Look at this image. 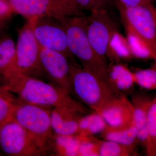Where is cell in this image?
Returning <instances> with one entry per match:
<instances>
[{
    "mask_svg": "<svg viewBox=\"0 0 156 156\" xmlns=\"http://www.w3.org/2000/svg\"><path fill=\"white\" fill-rule=\"evenodd\" d=\"M108 71L110 81L118 92L126 96L134 92L133 72L126 65L122 62H112L108 64Z\"/></svg>",
    "mask_w": 156,
    "mask_h": 156,
    "instance_id": "15",
    "label": "cell"
},
{
    "mask_svg": "<svg viewBox=\"0 0 156 156\" xmlns=\"http://www.w3.org/2000/svg\"><path fill=\"white\" fill-rule=\"evenodd\" d=\"M135 84L147 90H156V63L147 69L136 68L132 71Z\"/></svg>",
    "mask_w": 156,
    "mask_h": 156,
    "instance_id": "23",
    "label": "cell"
},
{
    "mask_svg": "<svg viewBox=\"0 0 156 156\" xmlns=\"http://www.w3.org/2000/svg\"><path fill=\"white\" fill-rule=\"evenodd\" d=\"M1 77L3 88L17 95L23 102L46 108H86L65 90L39 79L16 71L9 72Z\"/></svg>",
    "mask_w": 156,
    "mask_h": 156,
    "instance_id": "1",
    "label": "cell"
},
{
    "mask_svg": "<svg viewBox=\"0 0 156 156\" xmlns=\"http://www.w3.org/2000/svg\"><path fill=\"white\" fill-rule=\"evenodd\" d=\"M20 102L14 103L0 96V130L14 119V113Z\"/></svg>",
    "mask_w": 156,
    "mask_h": 156,
    "instance_id": "26",
    "label": "cell"
},
{
    "mask_svg": "<svg viewBox=\"0 0 156 156\" xmlns=\"http://www.w3.org/2000/svg\"><path fill=\"white\" fill-rule=\"evenodd\" d=\"M118 30L116 23L109 10L101 9L91 12L87 17L86 31L91 47L96 54L107 62V53L109 42Z\"/></svg>",
    "mask_w": 156,
    "mask_h": 156,
    "instance_id": "7",
    "label": "cell"
},
{
    "mask_svg": "<svg viewBox=\"0 0 156 156\" xmlns=\"http://www.w3.org/2000/svg\"><path fill=\"white\" fill-rule=\"evenodd\" d=\"M100 135L104 140L126 145L136 146L139 144L137 131L134 125L117 127L107 124Z\"/></svg>",
    "mask_w": 156,
    "mask_h": 156,
    "instance_id": "16",
    "label": "cell"
},
{
    "mask_svg": "<svg viewBox=\"0 0 156 156\" xmlns=\"http://www.w3.org/2000/svg\"><path fill=\"white\" fill-rule=\"evenodd\" d=\"M41 45L36 37L30 21L18 32L16 53L11 68L2 76L10 71H16L32 77L44 76L41 61Z\"/></svg>",
    "mask_w": 156,
    "mask_h": 156,
    "instance_id": "6",
    "label": "cell"
},
{
    "mask_svg": "<svg viewBox=\"0 0 156 156\" xmlns=\"http://www.w3.org/2000/svg\"><path fill=\"white\" fill-rule=\"evenodd\" d=\"M120 3L126 6H134L141 4L146 0H118Z\"/></svg>",
    "mask_w": 156,
    "mask_h": 156,
    "instance_id": "31",
    "label": "cell"
},
{
    "mask_svg": "<svg viewBox=\"0 0 156 156\" xmlns=\"http://www.w3.org/2000/svg\"><path fill=\"white\" fill-rule=\"evenodd\" d=\"M136 147L111 140H99V156H137Z\"/></svg>",
    "mask_w": 156,
    "mask_h": 156,
    "instance_id": "20",
    "label": "cell"
},
{
    "mask_svg": "<svg viewBox=\"0 0 156 156\" xmlns=\"http://www.w3.org/2000/svg\"><path fill=\"white\" fill-rule=\"evenodd\" d=\"M0 96L14 103H17L20 102L19 99H17L11 92L5 90L2 86H0Z\"/></svg>",
    "mask_w": 156,
    "mask_h": 156,
    "instance_id": "30",
    "label": "cell"
},
{
    "mask_svg": "<svg viewBox=\"0 0 156 156\" xmlns=\"http://www.w3.org/2000/svg\"><path fill=\"white\" fill-rule=\"evenodd\" d=\"M0 149L11 156L44 155L24 128L14 119L0 130Z\"/></svg>",
    "mask_w": 156,
    "mask_h": 156,
    "instance_id": "9",
    "label": "cell"
},
{
    "mask_svg": "<svg viewBox=\"0 0 156 156\" xmlns=\"http://www.w3.org/2000/svg\"><path fill=\"white\" fill-rule=\"evenodd\" d=\"M68 1H71V2H74L76 3V0H68Z\"/></svg>",
    "mask_w": 156,
    "mask_h": 156,
    "instance_id": "33",
    "label": "cell"
},
{
    "mask_svg": "<svg viewBox=\"0 0 156 156\" xmlns=\"http://www.w3.org/2000/svg\"><path fill=\"white\" fill-rule=\"evenodd\" d=\"M144 150L146 156H156V95L153 98L148 110Z\"/></svg>",
    "mask_w": 156,
    "mask_h": 156,
    "instance_id": "19",
    "label": "cell"
},
{
    "mask_svg": "<svg viewBox=\"0 0 156 156\" xmlns=\"http://www.w3.org/2000/svg\"><path fill=\"white\" fill-rule=\"evenodd\" d=\"M14 119L24 128L44 155L52 149L55 137L50 111L20 101L14 113Z\"/></svg>",
    "mask_w": 156,
    "mask_h": 156,
    "instance_id": "3",
    "label": "cell"
},
{
    "mask_svg": "<svg viewBox=\"0 0 156 156\" xmlns=\"http://www.w3.org/2000/svg\"><path fill=\"white\" fill-rule=\"evenodd\" d=\"M73 92L93 111L97 113L113 99L122 95L110 88L83 67L70 60Z\"/></svg>",
    "mask_w": 156,
    "mask_h": 156,
    "instance_id": "4",
    "label": "cell"
},
{
    "mask_svg": "<svg viewBox=\"0 0 156 156\" xmlns=\"http://www.w3.org/2000/svg\"><path fill=\"white\" fill-rule=\"evenodd\" d=\"M98 114L110 126L118 127L134 125V107L131 100L124 94L110 101Z\"/></svg>",
    "mask_w": 156,
    "mask_h": 156,
    "instance_id": "12",
    "label": "cell"
},
{
    "mask_svg": "<svg viewBox=\"0 0 156 156\" xmlns=\"http://www.w3.org/2000/svg\"><path fill=\"white\" fill-rule=\"evenodd\" d=\"M16 53V46L13 39L9 36L0 40V76L11 68Z\"/></svg>",
    "mask_w": 156,
    "mask_h": 156,
    "instance_id": "21",
    "label": "cell"
},
{
    "mask_svg": "<svg viewBox=\"0 0 156 156\" xmlns=\"http://www.w3.org/2000/svg\"><path fill=\"white\" fill-rule=\"evenodd\" d=\"M41 64L44 76L54 86L73 92L70 61L62 53L41 46Z\"/></svg>",
    "mask_w": 156,
    "mask_h": 156,
    "instance_id": "10",
    "label": "cell"
},
{
    "mask_svg": "<svg viewBox=\"0 0 156 156\" xmlns=\"http://www.w3.org/2000/svg\"><path fill=\"white\" fill-rule=\"evenodd\" d=\"M107 58L115 62L128 61L133 58L126 37L123 36L118 30L115 32L111 39Z\"/></svg>",
    "mask_w": 156,
    "mask_h": 156,
    "instance_id": "17",
    "label": "cell"
},
{
    "mask_svg": "<svg viewBox=\"0 0 156 156\" xmlns=\"http://www.w3.org/2000/svg\"><path fill=\"white\" fill-rule=\"evenodd\" d=\"M34 17L44 15L61 23L69 17L83 16L76 3L68 0H29Z\"/></svg>",
    "mask_w": 156,
    "mask_h": 156,
    "instance_id": "11",
    "label": "cell"
},
{
    "mask_svg": "<svg viewBox=\"0 0 156 156\" xmlns=\"http://www.w3.org/2000/svg\"><path fill=\"white\" fill-rule=\"evenodd\" d=\"M88 112L87 108H58L50 111L53 131L57 135H77L79 122L83 115Z\"/></svg>",
    "mask_w": 156,
    "mask_h": 156,
    "instance_id": "13",
    "label": "cell"
},
{
    "mask_svg": "<svg viewBox=\"0 0 156 156\" xmlns=\"http://www.w3.org/2000/svg\"><path fill=\"white\" fill-rule=\"evenodd\" d=\"M126 38L133 58L155 60L154 55L141 39L128 29L125 28Z\"/></svg>",
    "mask_w": 156,
    "mask_h": 156,
    "instance_id": "22",
    "label": "cell"
},
{
    "mask_svg": "<svg viewBox=\"0 0 156 156\" xmlns=\"http://www.w3.org/2000/svg\"><path fill=\"white\" fill-rule=\"evenodd\" d=\"M80 9L87 10L90 12L99 9L109 10L115 0H76Z\"/></svg>",
    "mask_w": 156,
    "mask_h": 156,
    "instance_id": "27",
    "label": "cell"
},
{
    "mask_svg": "<svg viewBox=\"0 0 156 156\" xmlns=\"http://www.w3.org/2000/svg\"><path fill=\"white\" fill-rule=\"evenodd\" d=\"M14 13V10L6 0H0V20H7Z\"/></svg>",
    "mask_w": 156,
    "mask_h": 156,
    "instance_id": "29",
    "label": "cell"
},
{
    "mask_svg": "<svg viewBox=\"0 0 156 156\" xmlns=\"http://www.w3.org/2000/svg\"><path fill=\"white\" fill-rule=\"evenodd\" d=\"M115 3L125 28L141 39L156 59V9L151 0L131 7L124 5L118 0H115Z\"/></svg>",
    "mask_w": 156,
    "mask_h": 156,
    "instance_id": "5",
    "label": "cell"
},
{
    "mask_svg": "<svg viewBox=\"0 0 156 156\" xmlns=\"http://www.w3.org/2000/svg\"><path fill=\"white\" fill-rule=\"evenodd\" d=\"M55 140L59 145L60 154L65 156H78V150L80 143L81 138L77 135L61 136L57 135Z\"/></svg>",
    "mask_w": 156,
    "mask_h": 156,
    "instance_id": "24",
    "label": "cell"
},
{
    "mask_svg": "<svg viewBox=\"0 0 156 156\" xmlns=\"http://www.w3.org/2000/svg\"><path fill=\"white\" fill-rule=\"evenodd\" d=\"M10 4L14 12L21 14L27 20L34 17L31 11L29 0H6Z\"/></svg>",
    "mask_w": 156,
    "mask_h": 156,
    "instance_id": "28",
    "label": "cell"
},
{
    "mask_svg": "<svg viewBox=\"0 0 156 156\" xmlns=\"http://www.w3.org/2000/svg\"><path fill=\"white\" fill-rule=\"evenodd\" d=\"M87 23V17L84 15L69 17L61 23L66 32L69 50L73 56L79 59L83 68L115 92L121 93L114 89L110 81L107 62L98 56L89 43Z\"/></svg>",
    "mask_w": 156,
    "mask_h": 156,
    "instance_id": "2",
    "label": "cell"
},
{
    "mask_svg": "<svg viewBox=\"0 0 156 156\" xmlns=\"http://www.w3.org/2000/svg\"><path fill=\"white\" fill-rule=\"evenodd\" d=\"M131 101L134 107V125L140 144L145 149L147 140L148 110L153 98L145 92H133Z\"/></svg>",
    "mask_w": 156,
    "mask_h": 156,
    "instance_id": "14",
    "label": "cell"
},
{
    "mask_svg": "<svg viewBox=\"0 0 156 156\" xmlns=\"http://www.w3.org/2000/svg\"><path fill=\"white\" fill-rule=\"evenodd\" d=\"M154 62H156V59L155 61H154Z\"/></svg>",
    "mask_w": 156,
    "mask_h": 156,
    "instance_id": "35",
    "label": "cell"
},
{
    "mask_svg": "<svg viewBox=\"0 0 156 156\" xmlns=\"http://www.w3.org/2000/svg\"><path fill=\"white\" fill-rule=\"evenodd\" d=\"M80 137L81 141L78 156H99V139L94 136Z\"/></svg>",
    "mask_w": 156,
    "mask_h": 156,
    "instance_id": "25",
    "label": "cell"
},
{
    "mask_svg": "<svg viewBox=\"0 0 156 156\" xmlns=\"http://www.w3.org/2000/svg\"><path fill=\"white\" fill-rule=\"evenodd\" d=\"M107 125L106 121L98 113L95 111L84 115L79 122L77 136L82 137L94 136L101 134Z\"/></svg>",
    "mask_w": 156,
    "mask_h": 156,
    "instance_id": "18",
    "label": "cell"
},
{
    "mask_svg": "<svg viewBox=\"0 0 156 156\" xmlns=\"http://www.w3.org/2000/svg\"><path fill=\"white\" fill-rule=\"evenodd\" d=\"M28 20L41 47L58 51L73 60L68 47L65 28L61 22L44 15H36Z\"/></svg>",
    "mask_w": 156,
    "mask_h": 156,
    "instance_id": "8",
    "label": "cell"
},
{
    "mask_svg": "<svg viewBox=\"0 0 156 156\" xmlns=\"http://www.w3.org/2000/svg\"><path fill=\"white\" fill-rule=\"evenodd\" d=\"M3 155V154L2 153L0 152V156Z\"/></svg>",
    "mask_w": 156,
    "mask_h": 156,
    "instance_id": "34",
    "label": "cell"
},
{
    "mask_svg": "<svg viewBox=\"0 0 156 156\" xmlns=\"http://www.w3.org/2000/svg\"><path fill=\"white\" fill-rule=\"evenodd\" d=\"M6 20H0V34L2 32L3 28H4V26H5V22H6Z\"/></svg>",
    "mask_w": 156,
    "mask_h": 156,
    "instance_id": "32",
    "label": "cell"
}]
</instances>
